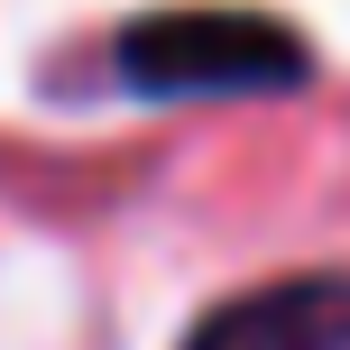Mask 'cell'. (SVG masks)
<instances>
[{"label":"cell","mask_w":350,"mask_h":350,"mask_svg":"<svg viewBox=\"0 0 350 350\" xmlns=\"http://www.w3.org/2000/svg\"><path fill=\"white\" fill-rule=\"evenodd\" d=\"M111 65L139 102H277L314 83V46L277 10H139Z\"/></svg>","instance_id":"obj_1"},{"label":"cell","mask_w":350,"mask_h":350,"mask_svg":"<svg viewBox=\"0 0 350 350\" xmlns=\"http://www.w3.org/2000/svg\"><path fill=\"white\" fill-rule=\"evenodd\" d=\"M185 350H350V277H277L212 304Z\"/></svg>","instance_id":"obj_2"}]
</instances>
